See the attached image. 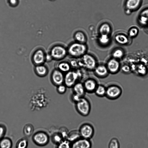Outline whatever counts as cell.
<instances>
[{
	"label": "cell",
	"instance_id": "18",
	"mask_svg": "<svg viewBox=\"0 0 148 148\" xmlns=\"http://www.w3.org/2000/svg\"><path fill=\"white\" fill-rule=\"evenodd\" d=\"M81 137L78 130H73L69 132L66 140L72 143Z\"/></svg>",
	"mask_w": 148,
	"mask_h": 148
},
{
	"label": "cell",
	"instance_id": "41",
	"mask_svg": "<svg viewBox=\"0 0 148 148\" xmlns=\"http://www.w3.org/2000/svg\"><path fill=\"white\" fill-rule=\"evenodd\" d=\"M70 64L71 66L74 67H76L78 66V62L75 60H71Z\"/></svg>",
	"mask_w": 148,
	"mask_h": 148
},
{
	"label": "cell",
	"instance_id": "36",
	"mask_svg": "<svg viewBox=\"0 0 148 148\" xmlns=\"http://www.w3.org/2000/svg\"><path fill=\"white\" fill-rule=\"evenodd\" d=\"M57 90L60 94H64L66 90V86L64 84H62L57 86Z\"/></svg>",
	"mask_w": 148,
	"mask_h": 148
},
{
	"label": "cell",
	"instance_id": "22",
	"mask_svg": "<svg viewBox=\"0 0 148 148\" xmlns=\"http://www.w3.org/2000/svg\"><path fill=\"white\" fill-rule=\"evenodd\" d=\"M74 37L76 42L85 43L86 41V37L84 34L82 32L78 31L76 32Z\"/></svg>",
	"mask_w": 148,
	"mask_h": 148
},
{
	"label": "cell",
	"instance_id": "13",
	"mask_svg": "<svg viewBox=\"0 0 148 148\" xmlns=\"http://www.w3.org/2000/svg\"><path fill=\"white\" fill-rule=\"evenodd\" d=\"M83 85L86 92L89 93L94 92L98 85L96 82L92 79H89L86 80Z\"/></svg>",
	"mask_w": 148,
	"mask_h": 148
},
{
	"label": "cell",
	"instance_id": "10",
	"mask_svg": "<svg viewBox=\"0 0 148 148\" xmlns=\"http://www.w3.org/2000/svg\"><path fill=\"white\" fill-rule=\"evenodd\" d=\"M109 72L112 74L117 73L121 68V65L119 60L112 58L107 62L106 66Z\"/></svg>",
	"mask_w": 148,
	"mask_h": 148
},
{
	"label": "cell",
	"instance_id": "33",
	"mask_svg": "<svg viewBox=\"0 0 148 148\" xmlns=\"http://www.w3.org/2000/svg\"><path fill=\"white\" fill-rule=\"evenodd\" d=\"M138 32L139 30L137 28L132 27L128 31V36L131 38H135L138 35Z\"/></svg>",
	"mask_w": 148,
	"mask_h": 148
},
{
	"label": "cell",
	"instance_id": "12",
	"mask_svg": "<svg viewBox=\"0 0 148 148\" xmlns=\"http://www.w3.org/2000/svg\"><path fill=\"white\" fill-rule=\"evenodd\" d=\"M45 56L44 52L41 49L36 50L34 53L33 59L34 62L38 65L43 63L45 60Z\"/></svg>",
	"mask_w": 148,
	"mask_h": 148
},
{
	"label": "cell",
	"instance_id": "19",
	"mask_svg": "<svg viewBox=\"0 0 148 148\" xmlns=\"http://www.w3.org/2000/svg\"><path fill=\"white\" fill-rule=\"evenodd\" d=\"M12 142L8 137H4L0 140V148H12Z\"/></svg>",
	"mask_w": 148,
	"mask_h": 148
},
{
	"label": "cell",
	"instance_id": "2",
	"mask_svg": "<svg viewBox=\"0 0 148 148\" xmlns=\"http://www.w3.org/2000/svg\"><path fill=\"white\" fill-rule=\"evenodd\" d=\"M75 107L77 112L84 116H88L91 111L90 102L85 97H81L78 101L75 103Z\"/></svg>",
	"mask_w": 148,
	"mask_h": 148
},
{
	"label": "cell",
	"instance_id": "35",
	"mask_svg": "<svg viewBox=\"0 0 148 148\" xmlns=\"http://www.w3.org/2000/svg\"><path fill=\"white\" fill-rule=\"evenodd\" d=\"M137 70L138 73L142 75H145L147 72L146 67L144 65L140 64L138 66Z\"/></svg>",
	"mask_w": 148,
	"mask_h": 148
},
{
	"label": "cell",
	"instance_id": "31",
	"mask_svg": "<svg viewBox=\"0 0 148 148\" xmlns=\"http://www.w3.org/2000/svg\"><path fill=\"white\" fill-rule=\"evenodd\" d=\"M56 148H71V143L67 140H64L56 145Z\"/></svg>",
	"mask_w": 148,
	"mask_h": 148
},
{
	"label": "cell",
	"instance_id": "25",
	"mask_svg": "<svg viewBox=\"0 0 148 148\" xmlns=\"http://www.w3.org/2000/svg\"><path fill=\"white\" fill-rule=\"evenodd\" d=\"M124 55V51L122 49L118 48L114 50L112 53V58L119 60L121 59Z\"/></svg>",
	"mask_w": 148,
	"mask_h": 148
},
{
	"label": "cell",
	"instance_id": "40",
	"mask_svg": "<svg viewBox=\"0 0 148 148\" xmlns=\"http://www.w3.org/2000/svg\"><path fill=\"white\" fill-rule=\"evenodd\" d=\"M140 15L144 16L148 18V8L143 10L141 12Z\"/></svg>",
	"mask_w": 148,
	"mask_h": 148
},
{
	"label": "cell",
	"instance_id": "32",
	"mask_svg": "<svg viewBox=\"0 0 148 148\" xmlns=\"http://www.w3.org/2000/svg\"><path fill=\"white\" fill-rule=\"evenodd\" d=\"M69 131L67 127H62L60 128L58 132L60 134L64 140L67 139Z\"/></svg>",
	"mask_w": 148,
	"mask_h": 148
},
{
	"label": "cell",
	"instance_id": "24",
	"mask_svg": "<svg viewBox=\"0 0 148 148\" xmlns=\"http://www.w3.org/2000/svg\"><path fill=\"white\" fill-rule=\"evenodd\" d=\"M71 66L70 64L66 62L60 63L58 65V69L62 73H67L70 71Z\"/></svg>",
	"mask_w": 148,
	"mask_h": 148
},
{
	"label": "cell",
	"instance_id": "26",
	"mask_svg": "<svg viewBox=\"0 0 148 148\" xmlns=\"http://www.w3.org/2000/svg\"><path fill=\"white\" fill-rule=\"evenodd\" d=\"M51 140L54 144L57 145L62 141L64 139L58 132H55L52 134L51 137Z\"/></svg>",
	"mask_w": 148,
	"mask_h": 148
},
{
	"label": "cell",
	"instance_id": "8",
	"mask_svg": "<svg viewBox=\"0 0 148 148\" xmlns=\"http://www.w3.org/2000/svg\"><path fill=\"white\" fill-rule=\"evenodd\" d=\"M67 53V50L65 47L61 45H57L52 47L50 54L52 58L60 60L64 58Z\"/></svg>",
	"mask_w": 148,
	"mask_h": 148
},
{
	"label": "cell",
	"instance_id": "30",
	"mask_svg": "<svg viewBox=\"0 0 148 148\" xmlns=\"http://www.w3.org/2000/svg\"><path fill=\"white\" fill-rule=\"evenodd\" d=\"M110 41L109 35H100L98 38L99 42L101 45H105L108 44Z\"/></svg>",
	"mask_w": 148,
	"mask_h": 148
},
{
	"label": "cell",
	"instance_id": "42",
	"mask_svg": "<svg viewBox=\"0 0 148 148\" xmlns=\"http://www.w3.org/2000/svg\"><path fill=\"white\" fill-rule=\"evenodd\" d=\"M53 58L51 55H47L45 56V60L48 61H50Z\"/></svg>",
	"mask_w": 148,
	"mask_h": 148
},
{
	"label": "cell",
	"instance_id": "43",
	"mask_svg": "<svg viewBox=\"0 0 148 148\" xmlns=\"http://www.w3.org/2000/svg\"><path fill=\"white\" fill-rule=\"evenodd\" d=\"M10 3L12 5H15L17 3V0H9Z\"/></svg>",
	"mask_w": 148,
	"mask_h": 148
},
{
	"label": "cell",
	"instance_id": "27",
	"mask_svg": "<svg viewBox=\"0 0 148 148\" xmlns=\"http://www.w3.org/2000/svg\"><path fill=\"white\" fill-rule=\"evenodd\" d=\"M28 141L25 138H22L17 142L16 148H27L28 146Z\"/></svg>",
	"mask_w": 148,
	"mask_h": 148
},
{
	"label": "cell",
	"instance_id": "11",
	"mask_svg": "<svg viewBox=\"0 0 148 148\" xmlns=\"http://www.w3.org/2000/svg\"><path fill=\"white\" fill-rule=\"evenodd\" d=\"M51 79L53 83L58 86L63 84L64 82V76L63 73L58 69L55 70L52 72Z\"/></svg>",
	"mask_w": 148,
	"mask_h": 148
},
{
	"label": "cell",
	"instance_id": "15",
	"mask_svg": "<svg viewBox=\"0 0 148 148\" xmlns=\"http://www.w3.org/2000/svg\"><path fill=\"white\" fill-rule=\"evenodd\" d=\"M72 88L73 93L81 97H84L86 92L83 84L80 82L76 83Z\"/></svg>",
	"mask_w": 148,
	"mask_h": 148
},
{
	"label": "cell",
	"instance_id": "16",
	"mask_svg": "<svg viewBox=\"0 0 148 148\" xmlns=\"http://www.w3.org/2000/svg\"><path fill=\"white\" fill-rule=\"evenodd\" d=\"M142 0H127L125 3L126 9L131 11L135 10L140 5Z\"/></svg>",
	"mask_w": 148,
	"mask_h": 148
},
{
	"label": "cell",
	"instance_id": "14",
	"mask_svg": "<svg viewBox=\"0 0 148 148\" xmlns=\"http://www.w3.org/2000/svg\"><path fill=\"white\" fill-rule=\"evenodd\" d=\"M128 36L123 33L116 34L114 36V40L118 44L121 45H126L129 43L130 40Z\"/></svg>",
	"mask_w": 148,
	"mask_h": 148
},
{
	"label": "cell",
	"instance_id": "38",
	"mask_svg": "<svg viewBox=\"0 0 148 148\" xmlns=\"http://www.w3.org/2000/svg\"><path fill=\"white\" fill-rule=\"evenodd\" d=\"M81 97H82L73 93L71 96L70 99L71 101L75 104L78 101Z\"/></svg>",
	"mask_w": 148,
	"mask_h": 148
},
{
	"label": "cell",
	"instance_id": "7",
	"mask_svg": "<svg viewBox=\"0 0 148 148\" xmlns=\"http://www.w3.org/2000/svg\"><path fill=\"white\" fill-rule=\"evenodd\" d=\"M80 76L79 73L74 71H69L64 76V85L67 87H72Z\"/></svg>",
	"mask_w": 148,
	"mask_h": 148
},
{
	"label": "cell",
	"instance_id": "5",
	"mask_svg": "<svg viewBox=\"0 0 148 148\" xmlns=\"http://www.w3.org/2000/svg\"><path fill=\"white\" fill-rule=\"evenodd\" d=\"M82 138L90 140L93 136L95 130L93 126L88 123L82 124L78 130Z\"/></svg>",
	"mask_w": 148,
	"mask_h": 148
},
{
	"label": "cell",
	"instance_id": "17",
	"mask_svg": "<svg viewBox=\"0 0 148 148\" xmlns=\"http://www.w3.org/2000/svg\"><path fill=\"white\" fill-rule=\"evenodd\" d=\"M94 70L95 73L99 77H105L109 72L106 66L104 65H97Z\"/></svg>",
	"mask_w": 148,
	"mask_h": 148
},
{
	"label": "cell",
	"instance_id": "28",
	"mask_svg": "<svg viewBox=\"0 0 148 148\" xmlns=\"http://www.w3.org/2000/svg\"><path fill=\"white\" fill-rule=\"evenodd\" d=\"M35 71L37 74L41 76L45 75L47 72V68L44 65L41 64L38 65L36 66Z\"/></svg>",
	"mask_w": 148,
	"mask_h": 148
},
{
	"label": "cell",
	"instance_id": "4",
	"mask_svg": "<svg viewBox=\"0 0 148 148\" xmlns=\"http://www.w3.org/2000/svg\"><path fill=\"white\" fill-rule=\"evenodd\" d=\"M34 143L39 146H44L47 145L49 140L48 134L43 131H38L35 132L32 136Z\"/></svg>",
	"mask_w": 148,
	"mask_h": 148
},
{
	"label": "cell",
	"instance_id": "34",
	"mask_svg": "<svg viewBox=\"0 0 148 148\" xmlns=\"http://www.w3.org/2000/svg\"><path fill=\"white\" fill-rule=\"evenodd\" d=\"M138 21L141 25L147 26L148 24V18L144 16L140 15L138 18Z\"/></svg>",
	"mask_w": 148,
	"mask_h": 148
},
{
	"label": "cell",
	"instance_id": "39",
	"mask_svg": "<svg viewBox=\"0 0 148 148\" xmlns=\"http://www.w3.org/2000/svg\"><path fill=\"white\" fill-rule=\"evenodd\" d=\"M122 71L125 73H129L131 71V68L128 65L125 64L123 65L121 67Z\"/></svg>",
	"mask_w": 148,
	"mask_h": 148
},
{
	"label": "cell",
	"instance_id": "6",
	"mask_svg": "<svg viewBox=\"0 0 148 148\" xmlns=\"http://www.w3.org/2000/svg\"><path fill=\"white\" fill-rule=\"evenodd\" d=\"M122 90L119 86L112 85L106 88V97L111 100L118 99L121 95Z\"/></svg>",
	"mask_w": 148,
	"mask_h": 148
},
{
	"label": "cell",
	"instance_id": "21",
	"mask_svg": "<svg viewBox=\"0 0 148 148\" xmlns=\"http://www.w3.org/2000/svg\"><path fill=\"white\" fill-rule=\"evenodd\" d=\"M111 28L110 25L107 23H104L100 26L99 31L100 35H109L110 33Z\"/></svg>",
	"mask_w": 148,
	"mask_h": 148
},
{
	"label": "cell",
	"instance_id": "44",
	"mask_svg": "<svg viewBox=\"0 0 148 148\" xmlns=\"http://www.w3.org/2000/svg\"><path fill=\"white\" fill-rule=\"evenodd\" d=\"M125 12L127 14H129L131 13V11L129 10L126 9Z\"/></svg>",
	"mask_w": 148,
	"mask_h": 148
},
{
	"label": "cell",
	"instance_id": "29",
	"mask_svg": "<svg viewBox=\"0 0 148 148\" xmlns=\"http://www.w3.org/2000/svg\"><path fill=\"white\" fill-rule=\"evenodd\" d=\"M108 148H120V144L118 139L115 137L111 138L108 143Z\"/></svg>",
	"mask_w": 148,
	"mask_h": 148
},
{
	"label": "cell",
	"instance_id": "9",
	"mask_svg": "<svg viewBox=\"0 0 148 148\" xmlns=\"http://www.w3.org/2000/svg\"><path fill=\"white\" fill-rule=\"evenodd\" d=\"M92 147L90 140L82 137L71 143V148H92Z\"/></svg>",
	"mask_w": 148,
	"mask_h": 148
},
{
	"label": "cell",
	"instance_id": "1",
	"mask_svg": "<svg viewBox=\"0 0 148 148\" xmlns=\"http://www.w3.org/2000/svg\"><path fill=\"white\" fill-rule=\"evenodd\" d=\"M87 50V47L85 43L76 42L69 46L67 51L71 56L77 58L82 56L86 53Z\"/></svg>",
	"mask_w": 148,
	"mask_h": 148
},
{
	"label": "cell",
	"instance_id": "37",
	"mask_svg": "<svg viewBox=\"0 0 148 148\" xmlns=\"http://www.w3.org/2000/svg\"><path fill=\"white\" fill-rule=\"evenodd\" d=\"M6 132V127L4 125L0 123V140L4 137Z\"/></svg>",
	"mask_w": 148,
	"mask_h": 148
},
{
	"label": "cell",
	"instance_id": "20",
	"mask_svg": "<svg viewBox=\"0 0 148 148\" xmlns=\"http://www.w3.org/2000/svg\"><path fill=\"white\" fill-rule=\"evenodd\" d=\"M97 96L102 97H105L106 88L103 85H98L94 92Z\"/></svg>",
	"mask_w": 148,
	"mask_h": 148
},
{
	"label": "cell",
	"instance_id": "3",
	"mask_svg": "<svg viewBox=\"0 0 148 148\" xmlns=\"http://www.w3.org/2000/svg\"><path fill=\"white\" fill-rule=\"evenodd\" d=\"M78 66L84 67L89 70H94L97 66V61L94 57L86 53L81 57V60L78 62Z\"/></svg>",
	"mask_w": 148,
	"mask_h": 148
},
{
	"label": "cell",
	"instance_id": "45",
	"mask_svg": "<svg viewBox=\"0 0 148 148\" xmlns=\"http://www.w3.org/2000/svg\"><path fill=\"white\" fill-rule=\"evenodd\" d=\"M147 26V27H148V24Z\"/></svg>",
	"mask_w": 148,
	"mask_h": 148
},
{
	"label": "cell",
	"instance_id": "23",
	"mask_svg": "<svg viewBox=\"0 0 148 148\" xmlns=\"http://www.w3.org/2000/svg\"><path fill=\"white\" fill-rule=\"evenodd\" d=\"M34 131V127L31 124H26L24 127L23 130V133L25 135L28 137L32 134Z\"/></svg>",
	"mask_w": 148,
	"mask_h": 148
}]
</instances>
